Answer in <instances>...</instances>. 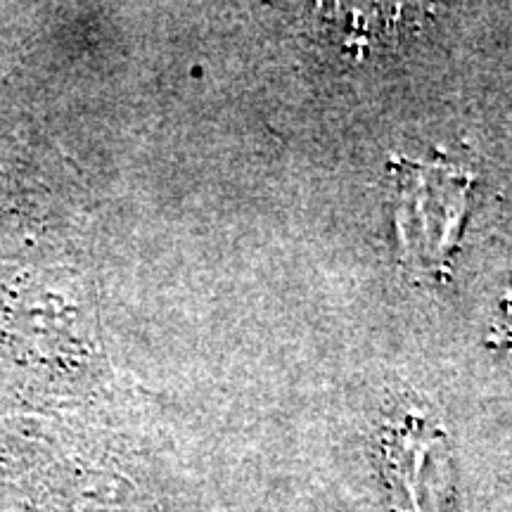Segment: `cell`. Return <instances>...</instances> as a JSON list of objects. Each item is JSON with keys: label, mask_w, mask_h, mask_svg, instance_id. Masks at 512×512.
I'll return each mask as SVG.
<instances>
[{"label": "cell", "mask_w": 512, "mask_h": 512, "mask_svg": "<svg viewBox=\"0 0 512 512\" xmlns=\"http://www.w3.org/2000/svg\"><path fill=\"white\" fill-rule=\"evenodd\" d=\"M510 311H512V299H510Z\"/></svg>", "instance_id": "cell-1"}]
</instances>
